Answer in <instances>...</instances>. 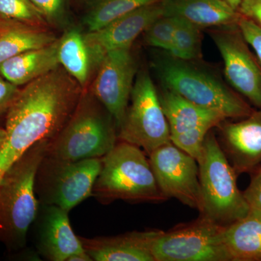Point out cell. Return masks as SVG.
<instances>
[{
    "label": "cell",
    "mask_w": 261,
    "mask_h": 261,
    "mask_svg": "<svg viewBox=\"0 0 261 261\" xmlns=\"http://www.w3.org/2000/svg\"><path fill=\"white\" fill-rule=\"evenodd\" d=\"M84 89L61 65L20 89L7 112L0 179L31 147L56 137L75 111Z\"/></svg>",
    "instance_id": "cell-1"
},
{
    "label": "cell",
    "mask_w": 261,
    "mask_h": 261,
    "mask_svg": "<svg viewBox=\"0 0 261 261\" xmlns=\"http://www.w3.org/2000/svg\"><path fill=\"white\" fill-rule=\"evenodd\" d=\"M49 141L37 142L12 164L0 179V243L9 250L25 247L39 209L36 173Z\"/></svg>",
    "instance_id": "cell-2"
},
{
    "label": "cell",
    "mask_w": 261,
    "mask_h": 261,
    "mask_svg": "<svg viewBox=\"0 0 261 261\" xmlns=\"http://www.w3.org/2000/svg\"><path fill=\"white\" fill-rule=\"evenodd\" d=\"M118 141V128L113 116L85 89L68 121L48 142L45 154L71 161L102 159Z\"/></svg>",
    "instance_id": "cell-3"
},
{
    "label": "cell",
    "mask_w": 261,
    "mask_h": 261,
    "mask_svg": "<svg viewBox=\"0 0 261 261\" xmlns=\"http://www.w3.org/2000/svg\"><path fill=\"white\" fill-rule=\"evenodd\" d=\"M92 196L102 204L116 200L157 203L168 200L159 189L145 152L122 141L102 158Z\"/></svg>",
    "instance_id": "cell-4"
},
{
    "label": "cell",
    "mask_w": 261,
    "mask_h": 261,
    "mask_svg": "<svg viewBox=\"0 0 261 261\" xmlns=\"http://www.w3.org/2000/svg\"><path fill=\"white\" fill-rule=\"evenodd\" d=\"M190 61L170 54L158 57L154 67L165 89L200 107L222 114L226 119H242L254 111L236 91Z\"/></svg>",
    "instance_id": "cell-5"
},
{
    "label": "cell",
    "mask_w": 261,
    "mask_h": 261,
    "mask_svg": "<svg viewBox=\"0 0 261 261\" xmlns=\"http://www.w3.org/2000/svg\"><path fill=\"white\" fill-rule=\"evenodd\" d=\"M201 187L200 216L221 226H229L250 210L239 190L238 174L226 157L214 129L206 135L197 159Z\"/></svg>",
    "instance_id": "cell-6"
},
{
    "label": "cell",
    "mask_w": 261,
    "mask_h": 261,
    "mask_svg": "<svg viewBox=\"0 0 261 261\" xmlns=\"http://www.w3.org/2000/svg\"><path fill=\"white\" fill-rule=\"evenodd\" d=\"M102 159L71 161L45 154L37 168L34 183L39 203L57 206L69 213L92 196Z\"/></svg>",
    "instance_id": "cell-7"
},
{
    "label": "cell",
    "mask_w": 261,
    "mask_h": 261,
    "mask_svg": "<svg viewBox=\"0 0 261 261\" xmlns=\"http://www.w3.org/2000/svg\"><path fill=\"white\" fill-rule=\"evenodd\" d=\"M224 226L200 216L168 230H159L152 245L154 261H232Z\"/></svg>",
    "instance_id": "cell-8"
},
{
    "label": "cell",
    "mask_w": 261,
    "mask_h": 261,
    "mask_svg": "<svg viewBox=\"0 0 261 261\" xmlns=\"http://www.w3.org/2000/svg\"><path fill=\"white\" fill-rule=\"evenodd\" d=\"M129 102L118 128V141L137 146L147 154L171 142L159 94L147 70L136 75Z\"/></svg>",
    "instance_id": "cell-9"
},
{
    "label": "cell",
    "mask_w": 261,
    "mask_h": 261,
    "mask_svg": "<svg viewBox=\"0 0 261 261\" xmlns=\"http://www.w3.org/2000/svg\"><path fill=\"white\" fill-rule=\"evenodd\" d=\"M211 32L224 62L229 85L256 108H261V64L238 24L216 27Z\"/></svg>",
    "instance_id": "cell-10"
},
{
    "label": "cell",
    "mask_w": 261,
    "mask_h": 261,
    "mask_svg": "<svg viewBox=\"0 0 261 261\" xmlns=\"http://www.w3.org/2000/svg\"><path fill=\"white\" fill-rule=\"evenodd\" d=\"M148 155L156 181L165 197L200 211L202 196L197 160L171 142Z\"/></svg>",
    "instance_id": "cell-11"
},
{
    "label": "cell",
    "mask_w": 261,
    "mask_h": 261,
    "mask_svg": "<svg viewBox=\"0 0 261 261\" xmlns=\"http://www.w3.org/2000/svg\"><path fill=\"white\" fill-rule=\"evenodd\" d=\"M173 145L199 159L206 135L226 118L212 110L200 107L175 93L163 89L159 94Z\"/></svg>",
    "instance_id": "cell-12"
},
{
    "label": "cell",
    "mask_w": 261,
    "mask_h": 261,
    "mask_svg": "<svg viewBox=\"0 0 261 261\" xmlns=\"http://www.w3.org/2000/svg\"><path fill=\"white\" fill-rule=\"evenodd\" d=\"M97 70L89 90L111 113L118 128L126 114L137 75V65L130 48L109 51Z\"/></svg>",
    "instance_id": "cell-13"
},
{
    "label": "cell",
    "mask_w": 261,
    "mask_h": 261,
    "mask_svg": "<svg viewBox=\"0 0 261 261\" xmlns=\"http://www.w3.org/2000/svg\"><path fill=\"white\" fill-rule=\"evenodd\" d=\"M162 1L142 7L99 30L84 34L92 67L97 68L109 51L130 48L151 24L164 15Z\"/></svg>",
    "instance_id": "cell-14"
},
{
    "label": "cell",
    "mask_w": 261,
    "mask_h": 261,
    "mask_svg": "<svg viewBox=\"0 0 261 261\" xmlns=\"http://www.w3.org/2000/svg\"><path fill=\"white\" fill-rule=\"evenodd\" d=\"M216 128L221 147L236 173L255 170L261 163V108L238 121L225 120Z\"/></svg>",
    "instance_id": "cell-15"
},
{
    "label": "cell",
    "mask_w": 261,
    "mask_h": 261,
    "mask_svg": "<svg viewBox=\"0 0 261 261\" xmlns=\"http://www.w3.org/2000/svg\"><path fill=\"white\" fill-rule=\"evenodd\" d=\"M68 214L57 206L39 205L33 224L38 252L46 260L67 261L72 255L85 251L80 237L73 231Z\"/></svg>",
    "instance_id": "cell-16"
},
{
    "label": "cell",
    "mask_w": 261,
    "mask_h": 261,
    "mask_svg": "<svg viewBox=\"0 0 261 261\" xmlns=\"http://www.w3.org/2000/svg\"><path fill=\"white\" fill-rule=\"evenodd\" d=\"M158 231L147 230L113 237L80 238L92 260L154 261L152 245Z\"/></svg>",
    "instance_id": "cell-17"
},
{
    "label": "cell",
    "mask_w": 261,
    "mask_h": 261,
    "mask_svg": "<svg viewBox=\"0 0 261 261\" xmlns=\"http://www.w3.org/2000/svg\"><path fill=\"white\" fill-rule=\"evenodd\" d=\"M164 15L181 18L199 29L238 24L241 14L224 0H163Z\"/></svg>",
    "instance_id": "cell-18"
},
{
    "label": "cell",
    "mask_w": 261,
    "mask_h": 261,
    "mask_svg": "<svg viewBox=\"0 0 261 261\" xmlns=\"http://www.w3.org/2000/svg\"><path fill=\"white\" fill-rule=\"evenodd\" d=\"M60 38L49 45L25 51L0 64V74L20 87L61 66L58 59Z\"/></svg>",
    "instance_id": "cell-19"
},
{
    "label": "cell",
    "mask_w": 261,
    "mask_h": 261,
    "mask_svg": "<svg viewBox=\"0 0 261 261\" xmlns=\"http://www.w3.org/2000/svg\"><path fill=\"white\" fill-rule=\"evenodd\" d=\"M224 240L232 261L261 260V210L248 214L224 229Z\"/></svg>",
    "instance_id": "cell-20"
},
{
    "label": "cell",
    "mask_w": 261,
    "mask_h": 261,
    "mask_svg": "<svg viewBox=\"0 0 261 261\" xmlns=\"http://www.w3.org/2000/svg\"><path fill=\"white\" fill-rule=\"evenodd\" d=\"M57 39L45 28L4 21L0 27V64L25 51L49 45Z\"/></svg>",
    "instance_id": "cell-21"
},
{
    "label": "cell",
    "mask_w": 261,
    "mask_h": 261,
    "mask_svg": "<svg viewBox=\"0 0 261 261\" xmlns=\"http://www.w3.org/2000/svg\"><path fill=\"white\" fill-rule=\"evenodd\" d=\"M58 59L60 65L87 89L92 65L84 35L79 29H70L60 38Z\"/></svg>",
    "instance_id": "cell-22"
},
{
    "label": "cell",
    "mask_w": 261,
    "mask_h": 261,
    "mask_svg": "<svg viewBox=\"0 0 261 261\" xmlns=\"http://www.w3.org/2000/svg\"><path fill=\"white\" fill-rule=\"evenodd\" d=\"M162 0H98L91 5L84 18L87 32H94L106 27L123 15L146 5Z\"/></svg>",
    "instance_id": "cell-23"
},
{
    "label": "cell",
    "mask_w": 261,
    "mask_h": 261,
    "mask_svg": "<svg viewBox=\"0 0 261 261\" xmlns=\"http://www.w3.org/2000/svg\"><path fill=\"white\" fill-rule=\"evenodd\" d=\"M200 29L185 19L176 17L172 46L168 54L185 61L197 58L200 54Z\"/></svg>",
    "instance_id": "cell-24"
},
{
    "label": "cell",
    "mask_w": 261,
    "mask_h": 261,
    "mask_svg": "<svg viewBox=\"0 0 261 261\" xmlns=\"http://www.w3.org/2000/svg\"><path fill=\"white\" fill-rule=\"evenodd\" d=\"M0 21L47 29V22L31 0H0Z\"/></svg>",
    "instance_id": "cell-25"
},
{
    "label": "cell",
    "mask_w": 261,
    "mask_h": 261,
    "mask_svg": "<svg viewBox=\"0 0 261 261\" xmlns=\"http://www.w3.org/2000/svg\"><path fill=\"white\" fill-rule=\"evenodd\" d=\"M176 28V17L163 15L144 32L146 44L168 51L171 50Z\"/></svg>",
    "instance_id": "cell-26"
},
{
    "label": "cell",
    "mask_w": 261,
    "mask_h": 261,
    "mask_svg": "<svg viewBox=\"0 0 261 261\" xmlns=\"http://www.w3.org/2000/svg\"><path fill=\"white\" fill-rule=\"evenodd\" d=\"M47 22L58 27L64 23L66 16V0H31Z\"/></svg>",
    "instance_id": "cell-27"
},
{
    "label": "cell",
    "mask_w": 261,
    "mask_h": 261,
    "mask_svg": "<svg viewBox=\"0 0 261 261\" xmlns=\"http://www.w3.org/2000/svg\"><path fill=\"white\" fill-rule=\"evenodd\" d=\"M238 25L246 42L255 51L261 64V28L250 18L241 15Z\"/></svg>",
    "instance_id": "cell-28"
},
{
    "label": "cell",
    "mask_w": 261,
    "mask_h": 261,
    "mask_svg": "<svg viewBox=\"0 0 261 261\" xmlns=\"http://www.w3.org/2000/svg\"><path fill=\"white\" fill-rule=\"evenodd\" d=\"M20 89L18 86L8 82L0 74V116L8 112L20 93Z\"/></svg>",
    "instance_id": "cell-29"
},
{
    "label": "cell",
    "mask_w": 261,
    "mask_h": 261,
    "mask_svg": "<svg viewBox=\"0 0 261 261\" xmlns=\"http://www.w3.org/2000/svg\"><path fill=\"white\" fill-rule=\"evenodd\" d=\"M243 195L250 208L261 210V168L254 173Z\"/></svg>",
    "instance_id": "cell-30"
},
{
    "label": "cell",
    "mask_w": 261,
    "mask_h": 261,
    "mask_svg": "<svg viewBox=\"0 0 261 261\" xmlns=\"http://www.w3.org/2000/svg\"><path fill=\"white\" fill-rule=\"evenodd\" d=\"M238 12L261 28V0H242Z\"/></svg>",
    "instance_id": "cell-31"
},
{
    "label": "cell",
    "mask_w": 261,
    "mask_h": 261,
    "mask_svg": "<svg viewBox=\"0 0 261 261\" xmlns=\"http://www.w3.org/2000/svg\"><path fill=\"white\" fill-rule=\"evenodd\" d=\"M7 139V132L5 128L0 127V153L4 147L5 141Z\"/></svg>",
    "instance_id": "cell-32"
},
{
    "label": "cell",
    "mask_w": 261,
    "mask_h": 261,
    "mask_svg": "<svg viewBox=\"0 0 261 261\" xmlns=\"http://www.w3.org/2000/svg\"><path fill=\"white\" fill-rule=\"evenodd\" d=\"M224 1L226 2L235 10H238L239 6H240L242 0H224Z\"/></svg>",
    "instance_id": "cell-33"
},
{
    "label": "cell",
    "mask_w": 261,
    "mask_h": 261,
    "mask_svg": "<svg viewBox=\"0 0 261 261\" xmlns=\"http://www.w3.org/2000/svg\"><path fill=\"white\" fill-rule=\"evenodd\" d=\"M78 1L81 2V3H86V4L89 5V6H91V5L95 3L96 2H97L98 0H78Z\"/></svg>",
    "instance_id": "cell-34"
},
{
    "label": "cell",
    "mask_w": 261,
    "mask_h": 261,
    "mask_svg": "<svg viewBox=\"0 0 261 261\" xmlns=\"http://www.w3.org/2000/svg\"><path fill=\"white\" fill-rule=\"evenodd\" d=\"M4 23V21H0V27L3 25V23Z\"/></svg>",
    "instance_id": "cell-35"
}]
</instances>
